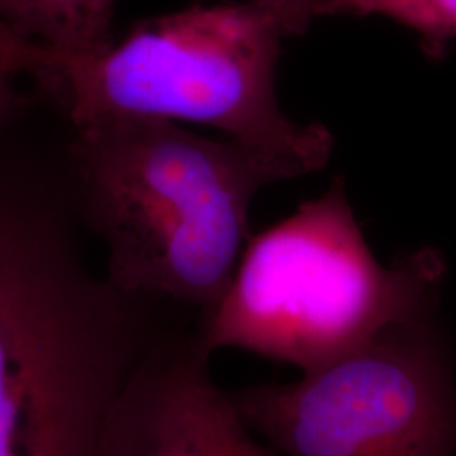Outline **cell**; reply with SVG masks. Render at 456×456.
Returning a JSON list of instances; mask_svg holds the SVG:
<instances>
[{
    "instance_id": "obj_8",
    "label": "cell",
    "mask_w": 456,
    "mask_h": 456,
    "mask_svg": "<svg viewBox=\"0 0 456 456\" xmlns=\"http://www.w3.org/2000/svg\"><path fill=\"white\" fill-rule=\"evenodd\" d=\"M318 17H384L418 37L435 61L456 41V0H316Z\"/></svg>"
},
{
    "instance_id": "obj_10",
    "label": "cell",
    "mask_w": 456,
    "mask_h": 456,
    "mask_svg": "<svg viewBox=\"0 0 456 456\" xmlns=\"http://www.w3.org/2000/svg\"><path fill=\"white\" fill-rule=\"evenodd\" d=\"M17 78L0 71V135L11 131L17 118L26 114L28 98L17 88Z\"/></svg>"
},
{
    "instance_id": "obj_7",
    "label": "cell",
    "mask_w": 456,
    "mask_h": 456,
    "mask_svg": "<svg viewBox=\"0 0 456 456\" xmlns=\"http://www.w3.org/2000/svg\"><path fill=\"white\" fill-rule=\"evenodd\" d=\"M117 0H0V20L63 61L97 58L114 45Z\"/></svg>"
},
{
    "instance_id": "obj_6",
    "label": "cell",
    "mask_w": 456,
    "mask_h": 456,
    "mask_svg": "<svg viewBox=\"0 0 456 456\" xmlns=\"http://www.w3.org/2000/svg\"><path fill=\"white\" fill-rule=\"evenodd\" d=\"M200 314L181 318L137 362L109 416L103 456H282L250 435L213 382Z\"/></svg>"
},
{
    "instance_id": "obj_1",
    "label": "cell",
    "mask_w": 456,
    "mask_h": 456,
    "mask_svg": "<svg viewBox=\"0 0 456 456\" xmlns=\"http://www.w3.org/2000/svg\"><path fill=\"white\" fill-rule=\"evenodd\" d=\"M61 158L0 139V456H103L127 377L188 311L94 273Z\"/></svg>"
},
{
    "instance_id": "obj_2",
    "label": "cell",
    "mask_w": 456,
    "mask_h": 456,
    "mask_svg": "<svg viewBox=\"0 0 456 456\" xmlns=\"http://www.w3.org/2000/svg\"><path fill=\"white\" fill-rule=\"evenodd\" d=\"M71 129L66 178L82 227L107 248L105 277L200 314L235 274L254 198L299 176L254 147L173 120L109 117Z\"/></svg>"
},
{
    "instance_id": "obj_9",
    "label": "cell",
    "mask_w": 456,
    "mask_h": 456,
    "mask_svg": "<svg viewBox=\"0 0 456 456\" xmlns=\"http://www.w3.org/2000/svg\"><path fill=\"white\" fill-rule=\"evenodd\" d=\"M61 63V58L0 20V71L14 77H41Z\"/></svg>"
},
{
    "instance_id": "obj_4",
    "label": "cell",
    "mask_w": 456,
    "mask_h": 456,
    "mask_svg": "<svg viewBox=\"0 0 456 456\" xmlns=\"http://www.w3.org/2000/svg\"><path fill=\"white\" fill-rule=\"evenodd\" d=\"M446 262L423 247L377 261L343 178L250 237L198 335L213 354L239 348L308 374L357 352L391 326L441 310Z\"/></svg>"
},
{
    "instance_id": "obj_11",
    "label": "cell",
    "mask_w": 456,
    "mask_h": 456,
    "mask_svg": "<svg viewBox=\"0 0 456 456\" xmlns=\"http://www.w3.org/2000/svg\"><path fill=\"white\" fill-rule=\"evenodd\" d=\"M314 2H316V0H314Z\"/></svg>"
},
{
    "instance_id": "obj_3",
    "label": "cell",
    "mask_w": 456,
    "mask_h": 456,
    "mask_svg": "<svg viewBox=\"0 0 456 456\" xmlns=\"http://www.w3.org/2000/svg\"><path fill=\"white\" fill-rule=\"evenodd\" d=\"M314 19V0L195 4L144 19L103 54L61 61L36 82L71 127L109 117L208 126L305 176L325 167L333 137L281 110L276 75L288 41Z\"/></svg>"
},
{
    "instance_id": "obj_5",
    "label": "cell",
    "mask_w": 456,
    "mask_h": 456,
    "mask_svg": "<svg viewBox=\"0 0 456 456\" xmlns=\"http://www.w3.org/2000/svg\"><path fill=\"white\" fill-rule=\"evenodd\" d=\"M230 394L282 456H456V360L441 310L301 380Z\"/></svg>"
}]
</instances>
